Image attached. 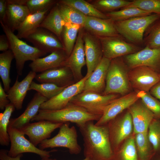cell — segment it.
I'll return each mask as SVG.
<instances>
[{
  "label": "cell",
  "instance_id": "obj_1",
  "mask_svg": "<svg viewBox=\"0 0 160 160\" xmlns=\"http://www.w3.org/2000/svg\"><path fill=\"white\" fill-rule=\"evenodd\" d=\"M83 137L84 154L90 160H111L113 152L107 124L97 126L93 121L78 126Z\"/></svg>",
  "mask_w": 160,
  "mask_h": 160
},
{
  "label": "cell",
  "instance_id": "obj_2",
  "mask_svg": "<svg viewBox=\"0 0 160 160\" xmlns=\"http://www.w3.org/2000/svg\"><path fill=\"white\" fill-rule=\"evenodd\" d=\"M101 116L91 113L84 108L69 103L65 107L58 110L40 109L31 120H48L55 122H71L77 126L90 121H98Z\"/></svg>",
  "mask_w": 160,
  "mask_h": 160
},
{
  "label": "cell",
  "instance_id": "obj_3",
  "mask_svg": "<svg viewBox=\"0 0 160 160\" xmlns=\"http://www.w3.org/2000/svg\"><path fill=\"white\" fill-rule=\"evenodd\" d=\"M129 69L122 57L111 60L103 94H115L123 96L130 92L132 87L128 76Z\"/></svg>",
  "mask_w": 160,
  "mask_h": 160
},
{
  "label": "cell",
  "instance_id": "obj_4",
  "mask_svg": "<svg viewBox=\"0 0 160 160\" xmlns=\"http://www.w3.org/2000/svg\"><path fill=\"white\" fill-rule=\"evenodd\" d=\"M1 26L7 36L15 60L16 67L18 75H21L26 62L33 61L47 53L37 48L29 45L19 38L2 21H0Z\"/></svg>",
  "mask_w": 160,
  "mask_h": 160
},
{
  "label": "cell",
  "instance_id": "obj_5",
  "mask_svg": "<svg viewBox=\"0 0 160 160\" xmlns=\"http://www.w3.org/2000/svg\"><path fill=\"white\" fill-rule=\"evenodd\" d=\"M160 18L156 14L114 21L119 34L130 43L138 45L143 44L145 32L151 24Z\"/></svg>",
  "mask_w": 160,
  "mask_h": 160
},
{
  "label": "cell",
  "instance_id": "obj_6",
  "mask_svg": "<svg viewBox=\"0 0 160 160\" xmlns=\"http://www.w3.org/2000/svg\"><path fill=\"white\" fill-rule=\"evenodd\" d=\"M70 122L63 123L59 128L58 134L50 139H46L39 145L40 149L44 150L49 148L58 147L68 148L71 154H78L81 148L77 141L78 135L74 126L69 127Z\"/></svg>",
  "mask_w": 160,
  "mask_h": 160
},
{
  "label": "cell",
  "instance_id": "obj_7",
  "mask_svg": "<svg viewBox=\"0 0 160 160\" xmlns=\"http://www.w3.org/2000/svg\"><path fill=\"white\" fill-rule=\"evenodd\" d=\"M119 95L83 91L74 97L70 103L83 108L90 113L102 116L106 107Z\"/></svg>",
  "mask_w": 160,
  "mask_h": 160
},
{
  "label": "cell",
  "instance_id": "obj_8",
  "mask_svg": "<svg viewBox=\"0 0 160 160\" xmlns=\"http://www.w3.org/2000/svg\"><path fill=\"white\" fill-rule=\"evenodd\" d=\"M7 131L11 143L8 154L10 156L15 157L23 153H31L39 155L41 158L49 157L50 153L54 151H46L37 148L25 138V135L19 129L8 125Z\"/></svg>",
  "mask_w": 160,
  "mask_h": 160
},
{
  "label": "cell",
  "instance_id": "obj_9",
  "mask_svg": "<svg viewBox=\"0 0 160 160\" xmlns=\"http://www.w3.org/2000/svg\"><path fill=\"white\" fill-rule=\"evenodd\" d=\"M99 38L103 57L111 60L134 53L142 49L138 45L126 41L120 35Z\"/></svg>",
  "mask_w": 160,
  "mask_h": 160
},
{
  "label": "cell",
  "instance_id": "obj_10",
  "mask_svg": "<svg viewBox=\"0 0 160 160\" xmlns=\"http://www.w3.org/2000/svg\"><path fill=\"white\" fill-rule=\"evenodd\" d=\"M111 146L114 152L120 144L133 134L131 116L128 111L122 116H118L107 124Z\"/></svg>",
  "mask_w": 160,
  "mask_h": 160
},
{
  "label": "cell",
  "instance_id": "obj_11",
  "mask_svg": "<svg viewBox=\"0 0 160 160\" xmlns=\"http://www.w3.org/2000/svg\"><path fill=\"white\" fill-rule=\"evenodd\" d=\"M122 57L129 69L146 66L157 73L160 72V47L151 49L145 46L137 52Z\"/></svg>",
  "mask_w": 160,
  "mask_h": 160
},
{
  "label": "cell",
  "instance_id": "obj_12",
  "mask_svg": "<svg viewBox=\"0 0 160 160\" xmlns=\"http://www.w3.org/2000/svg\"><path fill=\"white\" fill-rule=\"evenodd\" d=\"M159 73L146 66H140L130 69L129 81L135 90L149 92L151 88L160 81Z\"/></svg>",
  "mask_w": 160,
  "mask_h": 160
},
{
  "label": "cell",
  "instance_id": "obj_13",
  "mask_svg": "<svg viewBox=\"0 0 160 160\" xmlns=\"http://www.w3.org/2000/svg\"><path fill=\"white\" fill-rule=\"evenodd\" d=\"M63 123L42 120L26 124L19 129L28 136L30 141L35 146L48 139L51 133L60 128Z\"/></svg>",
  "mask_w": 160,
  "mask_h": 160
},
{
  "label": "cell",
  "instance_id": "obj_14",
  "mask_svg": "<svg viewBox=\"0 0 160 160\" xmlns=\"http://www.w3.org/2000/svg\"><path fill=\"white\" fill-rule=\"evenodd\" d=\"M83 39L87 68L86 76H89L101 61L103 57V53L101 44L98 37L84 30Z\"/></svg>",
  "mask_w": 160,
  "mask_h": 160
},
{
  "label": "cell",
  "instance_id": "obj_15",
  "mask_svg": "<svg viewBox=\"0 0 160 160\" xmlns=\"http://www.w3.org/2000/svg\"><path fill=\"white\" fill-rule=\"evenodd\" d=\"M139 99L135 91L115 99L106 107L101 118L95 124L97 126L107 124Z\"/></svg>",
  "mask_w": 160,
  "mask_h": 160
},
{
  "label": "cell",
  "instance_id": "obj_16",
  "mask_svg": "<svg viewBox=\"0 0 160 160\" xmlns=\"http://www.w3.org/2000/svg\"><path fill=\"white\" fill-rule=\"evenodd\" d=\"M89 76L85 75L80 81L65 87L59 94L43 103L40 109L54 110L64 108L74 97L83 91L84 82Z\"/></svg>",
  "mask_w": 160,
  "mask_h": 160
},
{
  "label": "cell",
  "instance_id": "obj_17",
  "mask_svg": "<svg viewBox=\"0 0 160 160\" xmlns=\"http://www.w3.org/2000/svg\"><path fill=\"white\" fill-rule=\"evenodd\" d=\"M83 27L80 29L73 49L66 61L65 65L68 67L73 74L75 82H77L84 77L82 75L81 69L86 64L83 35Z\"/></svg>",
  "mask_w": 160,
  "mask_h": 160
},
{
  "label": "cell",
  "instance_id": "obj_18",
  "mask_svg": "<svg viewBox=\"0 0 160 160\" xmlns=\"http://www.w3.org/2000/svg\"><path fill=\"white\" fill-rule=\"evenodd\" d=\"M34 47L47 53L58 49L64 50L61 41L55 35L44 28L39 27L26 39Z\"/></svg>",
  "mask_w": 160,
  "mask_h": 160
},
{
  "label": "cell",
  "instance_id": "obj_19",
  "mask_svg": "<svg viewBox=\"0 0 160 160\" xmlns=\"http://www.w3.org/2000/svg\"><path fill=\"white\" fill-rule=\"evenodd\" d=\"M35 79L41 83H52L61 87H66L76 83L71 70L66 65L42 72L36 74Z\"/></svg>",
  "mask_w": 160,
  "mask_h": 160
},
{
  "label": "cell",
  "instance_id": "obj_20",
  "mask_svg": "<svg viewBox=\"0 0 160 160\" xmlns=\"http://www.w3.org/2000/svg\"><path fill=\"white\" fill-rule=\"evenodd\" d=\"M131 116L133 134L148 131L149 126L154 118L152 113L139 99L128 109Z\"/></svg>",
  "mask_w": 160,
  "mask_h": 160
},
{
  "label": "cell",
  "instance_id": "obj_21",
  "mask_svg": "<svg viewBox=\"0 0 160 160\" xmlns=\"http://www.w3.org/2000/svg\"><path fill=\"white\" fill-rule=\"evenodd\" d=\"M111 60L103 57L101 61L86 79L84 91H91L103 94L106 85V80Z\"/></svg>",
  "mask_w": 160,
  "mask_h": 160
},
{
  "label": "cell",
  "instance_id": "obj_22",
  "mask_svg": "<svg viewBox=\"0 0 160 160\" xmlns=\"http://www.w3.org/2000/svg\"><path fill=\"white\" fill-rule=\"evenodd\" d=\"M83 28L85 31L98 37L119 35L114 22L110 18L103 19L87 16Z\"/></svg>",
  "mask_w": 160,
  "mask_h": 160
},
{
  "label": "cell",
  "instance_id": "obj_23",
  "mask_svg": "<svg viewBox=\"0 0 160 160\" xmlns=\"http://www.w3.org/2000/svg\"><path fill=\"white\" fill-rule=\"evenodd\" d=\"M36 75V73L31 71L20 81L18 80L17 75L14 84L7 92L8 98L15 109L19 110L22 108L24 100L30 85Z\"/></svg>",
  "mask_w": 160,
  "mask_h": 160
},
{
  "label": "cell",
  "instance_id": "obj_24",
  "mask_svg": "<svg viewBox=\"0 0 160 160\" xmlns=\"http://www.w3.org/2000/svg\"><path fill=\"white\" fill-rule=\"evenodd\" d=\"M68 57L64 49H58L46 57L32 61L29 66L34 72L41 73L51 68L65 65Z\"/></svg>",
  "mask_w": 160,
  "mask_h": 160
},
{
  "label": "cell",
  "instance_id": "obj_25",
  "mask_svg": "<svg viewBox=\"0 0 160 160\" xmlns=\"http://www.w3.org/2000/svg\"><path fill=\"white\" fill-rule=\"evenodd\" d=\"M48 100L38 92L36 93L25 110L19 117L10 120L9 125L20 129L29 123L38 113L41 105Z\"/></svg>",
  "mask_w": 160,
  "mask_h": 160
},
{
  "label": "cell",
  "instance_id": "obj_26",
  "mask_svg": "<svg viewBox=\"0 0 160 160\" xmlns=\"http://www.w3.org/2000/svg\"><path fill=\"white\" fill-rule=\"evenodd\" d=\"M7 3L5 22H3L14 32L17 30L30 13L26 5Z\"/></svg>",
  "mask_w": 160,
  "mask_h": 160
},
{
  "label": "cell",
  "instance_id": "obj_27",
  "mask_svg": "<svg viewBox=\"0 0 160 160\" xmlns=\"http://www.w3.org/2000/svg\"><path fill=\"white\" fill-rule=\"evenodd\" d=\"M57 3L46 15L39 27L52 32L62 41L61 34L65 23Z\"/></svg>",
  "mask_w": 160,
  "mask_h": 160
},
{
  "label": "cell",
  "instance_id": "obj_28",
  "mask_svg": "<svg viewBox=\"0 0 160 160\" xmlns=\"http://www.w3.org/2000/svg\"><path fill=\"white\" fill-rule=\"evenodd\" d=\"M51 9L29 15L17 30V37L20 39H26L35 32L39 28L47 12Z\"/></svg>",
  "mask_w": 160,
  "mask_h": 160
},
{
  "label": "cell",
  "instance_id": "obj_29",
  "mask_svg": "<svg viewBox=\"0 0 160 160\" xmlns=\"http://www.w3.org/2000/svg\"><path fill=\"white\" fill-rule=\"evenodd\" d=\"M134 135L139 160H152L155 153L148 139V131Z\"/></svg>",
  "mask_w": 160,
  "mask_h": 160
},
{
  "label": "cell",
  "instance_id": "obj_30",
  "mask_svg": "<svg viewBox=\"0 0 160 160\" xmlns=\"http://www.w3.org/2000/svg\"><path fill=\"white\" fill-rule=\"evenodd\" d=\"M111 160H139L133 134L113 152Z\"/></svg>",
  "mask_w": 160,
  "mask_h": 160
},
{
  "label": "cell",
  "instance_id": "obj_31",
  "mask_svg": "<svg viewBox=\"0 0 160 160\" xmlns=\"http://www.w3.org/2000/svg\"><path fill=\"white\" fill-rule=\"evenodd\" d=\"M58 1L74 7L86 16L109 19L105 13L98 10L88 1L84 0H61Z\"/></svg>",
  "mask_w": 160,
  "mask_h": 160
},
{
  "label": "cell",
  "instance_id": "obj_32",
  "mask_svg": "<svg viewBox=\"0 0 160 160\" xmlns=\"http://www.w3.org/2000/svg\"><path fill=\"white\" fill-rule=\"evenodd\" d=\"M65 23L77 25L83 27L87 16L74 7L61 3H57Z\"/></svg>",
  "mask_w": 160,
  "mask_h": 160
},
{
  "label": "cell",
  "instance_id": "obj_33",
  "mask_svg": "<svg viewBox=\"0 0 160 160\" xmlns=\"http://www.w3.org/2000/svg\"><path fill=\"white\" fill-rule=\"evenodd\" d=\"M81 28L82 27L79 25L68 23L64 25L61 34V41L68 57L73 49Z\"/></svg>",
  "mask_w": 160,
  "mask_h": 160
},
{
  "label": "cell",
  "instance_id": "obj_34",
  "mask_svg": "<svg viewBox=\"0 0 160 160\" xmlns=\"http://www.w3.org/2000/svg\"><path fill=\"white\" fill-rule=\"evenodd\" d=\"M14 58V55L10 49L3 52L0 54V76L5 92L10 89L11 79L9 73L11 63Z\"/></svg>",
  "mask_w": 160,
  "mask_h": 160
},
{
  "label": "cell",
  "instance_id": "obj_35",
  "mask_svg": "<svg viewBox=\"0 0 160 160\" xmlns=\"http://www.w3.org/2000/svg\"><path fill=\"white\" fill-rule=\"evenodd\" d=\"M109 18L114 21L126 20L135 17L147 16L152 14L151 12L138 8L128 7L105 13Z\"/></svg>",
  "mask_w": 160,
  "mask_h": 160
},
{
  "label": "cell",
  "instance_id": "obj_36",
  "mask_svg": "<svg viewBox=\"0 0 160 160\" xmlns=\"http://www.w3.org/2000/svg\"><path fill=\"white\" fill-rule=\"evenodd\" d=\"M15 109L10 103L3 113H0V144L1 145L7 146L10 142L7 129L11 115Z\"/></svg>",
  "mask_w": 160,
  "mask_h": 160
},
{
  "label": "cell",
  "instance_id": "obj_37",
  "mask_svg": "<svg viewBox=\"0 0 160 160\" xmlns=\"http://www.w3.org/2000/svg\"><path fill=\"white\" fill-rule=\"evenodd\" d=\"M88 1L98 10L104 13L127 7L132 3V1L125 0H95Z\"/></svg>",
  "mask_w": 160,
  "mask_h": 160
},
{
  "label": "cell",
  "instance_id": "obj_38",
  "mask_svg": "<svg viewBox=\"0 0 160 160\" xmlns=\"http://www.w3.org/2000/svg\"><path fill=\"white\" fill-rule=\"evenodd\" d=\"M143 44L151 49L160 47V18L150 25L145 31Z\"/></svg>",
  "mask_w": 160,
  "mask_h": 160
},
{
  "label": "cell",
  "instance_id": "obj_39",
  "mask_svg": "<svg viewBox=\"0 0 160 160\" xmlns=\"http://www.w3.org/2000/svg\"><path fill=\"white\" fill-rule=\"evenodd\" d=\"M65 87H59L50 83L39 84L33 81L30 85L29 91L35 90L48 100L59 94Z\"/></svg>",
  "mask_w": 160,
  "mask_h": 160
},
{
  "label": "cell",
  "instance_id": "obj_40",
  "mask_svg": "<svg viewBox=\"0 0 160 160\" xmlns=\"http://www.w3.org/2000/svg\"><path fill=\"white\" fill-rule=\"evenodd\" d=\"M143 103L153 113L154 118L160 119V101L149 92L135 90Z\"/></svg>",
  "mask_w": 160,
  "mask_h": 160
},
{
  "label": "cell",
  "instance_id": "obj_41",
  "mask_svg": "<svg viewBox=\"0 0 160 160\" xmlns=\"http://www.w3.org/2000/svg\"><path fill=\"white\" fill-rule=\"evenodd\" d=\"M148 136L155 154L160 153V119H153L148 128Z\"/></svg>",
  "mask_w": 160,
  "mask_h": 160
},
{
  "label": "cell",
  "instance_id": "obj_42",
  "mask_svg": "<svg viewBox=\"0 0 160 160\" xmlns=\"http://www.w3.org/2000/svg\"><path fill=\"white\" fill-rule=\"evenodd\" d=\"M128 7L138 8L160 15V0H134L127 7Z\"/></svg>",
  "mask_w": 160,
  "mask_h": 160
},
{
  "label": "cell",
  "instance_id": "obj_43",
  "mask_svg": "<svg viewBox=\"0 0 160 160\" xmlns=\"http://www.w3.org/2000/svg\"><path fill=\"white\" fill-rule=\"evenodd\" d=\"M57 1L54 0H27L26 6L30 14L51 8Z\"/></svg>",
  "mask_w": 160,
  "mask_h": 160
},
{
  "label": "cell",
  "instance_id": "obj_44",
  "mask_svg": "<svg viewBox=\"0 0 160 160\" xmlns=\"http://www.w3.org/2000/svg\"><path fill=\"white\" fill-rule=\"evenodd\" d=\"M10 103L7 97V94L3 87L1 82H0V108L4 110L6 106Z\"/></svg>",
  "mask_w": 160,
  "mask_h": 160
},
{
  "label": "cell",
  "instance_id": "obj_45",
  "mask_svg": "<svg viewBox=\"0 0 160 160\" xmlns=\"http://www.w3.org/2000/svg\"><path fill=\"white\" fill-rule=\"evenodd\" d=\"M8 151L4 149H1L0 150V160H21L23 154H20L15 157L9 156L8 154Z\"/></svg>",
  "mask_w": 160,
  "mask_h": 160
},
{
  "label": "cell",
  "instance_id": "obj_46",
  "mask_svg": "<svg viewBox=\"0 0 160 160\" xmlns=\"http://www.w3.org/2000/svg\"><path fill=\"white\" fill-rule=\"evenodd\" d=\"M7 0H0V21L5 22L7 9Z\"/></svg>",
  "mask_w": 160,
  "mask_h": 160
},
{
  "label": "cell",
  "instance_id": "obj_47",
  "mask_svg": "<svg viewBox=\"0 0 160 160\" xmlns=\"http://www.w3.org/2000/svg\"><path fill=\"white\" fill-rule=\"evenodd\" d=\"M10 49V44L7 36L5 34L0 36V51L4 52Z\"/></svg>",
  "mask_w": 160,
  "mask_h": 160
},
{
  "label": "cell",
  "instance_id": "obj_48",
  "mask_svg": "<svg viewBox=\"0 0 160 160\" xmlns=\"http://www.w3.org/2000/svg\"><path fill=\"white\" fill-rule=\"evenodd\" d=\"M149 92L152 96L160 101V81L151 88Z\"/></svg>",
  "mask_w": 160,
  "mask_h": 160
},
{
  "label": "cell",
  "instance_id": "obj_49",
  "mask_svg": "<svg viewBox=\"0 0 160 160\" xmlns=\"http://www.w3.org/2000/svg\"><path fill=\"white\" fill-rule=\"evenodd\" d=\"M152 160H160V153L156 154Z\"/></svg>",
  "mask_w": 160,
  "mask_h": 160
},
{
  "label": "cell",
  "instance_id": "obj_50",
  "mask_svg": "<svg viewBox=\"0 0 160 160\" xmlns=\"http://www.w3.org/2000/svg\"><path fill=\"white\" fill-rule=\"evenodd\" d=\"M49 157H44L41 158V160H51V159L49 158Z\"/></svg>",
  "mask_w": 160,
  "mask_h": 160
},
{
  "label": "cell",
  "instance_id": "obj_51",
  "mask_svg": "<svg viewBox=\"0 0 160 160\" xmlns=\"http://www.w3.org/2000/svg\"><path fill=\"white\" fill-rule=\"evenodd\" d=\"M51 160H57L56 159H51ZM83 160H90V159L88 157H85V159H84Z\"/></svg>",
  "mask_w": 160,
  "mask_h": 160
},
{
  "label": "cell",
  "instance_id": "obj_52",
  "mask_svg": "<svg viewBox=\"0 0 160 160\" xmlns=\"http://www.w3.org/2000/svg\"><path fill=\"white\" fill-rule=\"evenodd\" d=\"M160 76V73H159Z\"/></svg>",
  "mask_w": 160,
  "mask_h": 160
}]
</instances>
